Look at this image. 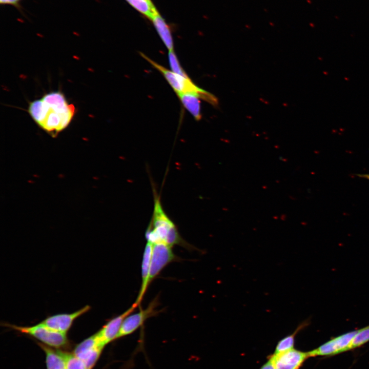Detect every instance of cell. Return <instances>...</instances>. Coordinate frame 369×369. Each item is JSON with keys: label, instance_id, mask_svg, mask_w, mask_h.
Listing matches in <instances>:
<instances>
[{"label": "cell", "instance_id": "1", "mask_svg": "<svg viewBox=\"0 0 369 369\" xmlns=\"http://www.w3.org/2000/svg\"><path fill=\"white\" fill-rule=\"evenodd\" d=\"M28 111L38 127L54 137L70 125L76 110L62 92L54 91L30 102Z\"/></svg>", "mask_w": 369, "mask_h": 369}, {"label": "cell", "instance_id": "2", "mask_svg": "<svg viewBox=\"0 0 369 369\" xmlns=\"http://www.w3.org/2000/svg\"><path fill=\"white\" fill-rule=\"evenodd\" d=\"M153 193L154 209L145 233L147 241L152 244L162 242L172 247L178 245L192 249L193 246L181 237L176 226L165 212L156 192L154 191Z\"/></svg>", "mask_w": 369, "mask_h": 369}, {"label": "cell", "instance_id": "3", "mask_svg": "<svg viewBox=\"0 0 369 369\" xmlns=\"http://www.w3.org/2000/svg\"><path fill=\"white\" fill-rule=\"evenodd\" d=\"M140 55L163 76L176 94L188 92L195 93L199 94L202 99L209 103L214 106L217 105V98L213 94L197 86L189 77L181 76L168 70L144 53H141Z\"/></svg>", "mask_w": 369, "mask_h": 369}, {"label": "cell", "instance_id": "4", "mask_svg": "<svg viewBox=\"0 0 369 369\" xmlns=\"http://www.w3.org/2000/svg\"><path fill=\"white\" fill-rule=\"evenodd\" d=\"M4 325L20 333L32 336L51 347L60 348L68 344L66 334L53 330L42 322L28 326L9 323H5Z\"/></svg>", "mask_w": 369, "mask_h": 369}, {"label": "cell", "instance_id": "5", "mask_svg": "<svg viewBox=\"0 0 369 369\" xmlns=\"http://www.w3.org/2000/svg\"><path fill=\"white\" fill-rule=\"evenodd\" d=\"M172 246L162 242L153 244L149 285L169 263L177 260Z\"/></svg>", "mask_w": 369, "mask_h": 369}, {"label": "cell", "instance_id": "6", "mask_svg": "<svg viewBox=\"0 0 369 369\" xmlns=\"http://www.w3.org/2000/svg\"><path fill=\"white\" fill-rule=\"evenodd\" d=\"M358 330L334 337L318 347L308 352L309 357L331 356L348 351V347Z\"/></svg>", "mask_w": 369, "mask_h": 369}, {"label": "cell", "instance_id": "7", "mask_svg": "<svg viewBox=\"0 0 369 369\" xmlns=\"http://www.w3.org/2000/svg\"><path fill=\"white\" fill-rule=\"evenodd\" d=\"M158 305V300L153 299L148 306L135 313H131L124 320L117 339L129 335L142 326L150 317L156 315L159 311L156 308Z\"/></svg>", "mask_w": 369, "mask_h": 369}, {"label": "cell", "instance_id": "8", "mask_svg": "<svg viewBox=\"0 0 369 369\" xmlns=\"http://www.w3.org/2000/svg\"><path fill=\"white\" fill-rule=\"evenodd\" d=\"M104 347L95 334L77 345L73 354L83 361L87 369H92Z\"/></svg>", "mask_w": 369, "mask_h": 369}, {"label": "cell", "instance_id": "9", "mask_svg": "<svg viewBox=\"0 0 369 369\" xmlns=\"http://www.w3.org/2000/svg\"><path fill=\"white\" fill-rule=\"evenodd\" d=\"M135 302L128 310L122 314L111 319L95 334L99 343L104 346L112 341L116 339L125 318L139 306Z\"/></svg>", "mask_w": 369, "mask_h": 369}, {"label": "cell", "instance_id": "10", "mask_svg": "<svg viewBox=\"0 0 369 369\" xmlns=\"http://www.w3.org/2000/svg\"><path fill=\"white\" fill-rule=\"evenodd\" d=\"M90 309V306L87 305L71 313H61L48 316L41 322L53 330L66 334L74 320Z\"/></svg>", "mask_w": 369, "mask_h": 369}, {"label": "cell", "instance_id": "11", "mask_svg": "<svg viewBox=\"0 0 369 369\" xmlns=\"http://www.w3.org/2000/svg\"><path fill=\"white\" fill-rule=\"evenodd\" d=\"M272 356L275 369H299L309 357L308 352L294 348Z\"/></svg>", "mask_w": 369, "mask_h": 369}, {"label": "cell", "instance_id": "12", "mask_svg": "<svg viewBox=\"0 0 369 369\" xmlns=\"http://www.w3.org/2000/svg\"><path fill=\"white\" fill-rule=\"evenodd\" d=\"M152 249L153 244L147 241L144 249L141 263V284L139 294L135 301L139 305H140L149 286L148 280Z\"/></svg>", "mask_w": 369, "mask_h": 369}, {"label": "cell", "instance_id": "13", "mask_svg": "<svg viewBox=\"0 0 369 369\" xmlns=\"http://www.w3.org/2000/svg\"><path fill=\"white\" fill-rule=\"evenodd\" d=\"M183 107L196 120L201 118L200 99L201 97L195 93H182L177 94Z\"/></svg>", "mask_w": 369, "mask_h": 369}, {"label": "cell", "instance_id": "14", "mask_svg": "<svg viewBox=\"0 0 369 369\" xmlns=\"http://www.w3.org/2000/svg\"><path fill=\"white\" fill-rule=\"evenodd\" d=\"M164 45L169 51L174 50V43L170 29L164 19L157 12L151 19Z\"/></svg>", "mask_w": 369, "mask_h": 369}, {"label": "cell", "instance_id": "15", "mask_svg": "<svg viewBox=\"0 0 369 369\" xmlns=\"http://www.w3.org/2000/svg\"><path fill=\"white\" fill-rule=\"evenodd\" d=\"M39 344L45 353L47 369H66L65 359L61 351L53 350L45 344Z\"/></svg>", "mask_w": 369, "mask_h": 369}, {"label": "cell", "instance_id": "16", "mask_svg": "<svg viewBox=\"0 0 369 369\" xmlns=\"http://www.w3.org/2000/svg\"><path fill=\"white\" fill-rule=\"evenodd\" d=\"M310 323V322L309 319H306L302 321L298 325L295 330L292 334L286 336L280 340L276 345L274 354H279L280 353L294 348L296 336L300 331L308 326Z\"/></svg>", "mask_w": 369, "mask_h": 369}, {"label": "cell", "instance_id": "17", "mask_svg": "<svg viewBox=\"0 0 369 369\" xmlns=\"http://www.w3.org/2000/svg\"><path fill=\"white\" fill-rule=\"evenodd\" d=\"M130 5L134 7L144 15L150 19L156 14L158 11L151 1L147 0H126Z\"/></svg>", "mask_w": 369, "mask_h": 369}, {"label": "cell", "instance_id": "18", "mask_svg": "<svg viewBox=\"0 0 369 369\" xmlns=\"http://www.w3.org/2000/svg\"><path fill=\"white\" fill-rule=\"evenodd\" d=\"M369 341V325L358 330L348 347V351L359 347Z\"/></svg>", "mask_w": 369, "mask_h": 369}, {"label": "cell", "instance_id": "19", "mask_svg": "<svg viewBox=\"0 0 369 369\" xmlns=\"http://www.w3.org/2000/svg\"><path fill=\"white\" fill-rule=\"evenodd\" d=\"M61 352L65 359L66 369H87L83 361L73 353Z\"/></svg>", "mask_w": 369, "mask_h": 369}, {"label": "cell", "instance_id": "20", "mask_svg": "<svg viewBox=\"0 0 369 369\" xmlns=\"http://www.w3.org/2000/svg\"><path fill=\"white\" fill-rule=\"evenodd\" d=\"M168 60L170 67L172 71L181 76L189 77L187 73L180 65L179 60L174 50L169 51Z\"/></svg>", "mask_w": 369, "mask_h": 369}, {"label": "cell", "instance_id": "21", "mask_svg": "<svg viewBox=\"0 0 369 369\" xmlns=\"http://www.w3.org/2000/svg\"><path fill=\"white\" fill-rule=\"evenodd\" d=\"M260 369H275L274 360L272 355L268 357V360Z\"/></svg>", "mask_w": 369, "mask_h": 369}, {"label": "cell", "instance_id": "22", "mask_svg": "<svg viewBox=\"0 0 369 369\" xmlns=\"http://www.w3.org/2000/svg\"><path fill=\"white\" fill-rule=\"evenodd\" d=\"M19 0H0L1 4H14L17 3Z\"/></svg>", "mask_w": 369, "mask_h": 369}, {"label": "cell", "instance_id": "23", "mask_svg": "<svg viewBox=\"0 0 369 369\" xmlns=\"http://www.w3.org/2000/svg\"><path fill=\"white\" fill-rule=\"evenodd\" d=\"M358 177L369 179V174H357Z\"/></svg>", "mask_w": 369, "mask_h": 369}, {"label": "cell", "instance_id": "24", "mask_svg": "<svg viewBox=\"0 0 369 369\" xmlns=\"http://www.w3.org/2000/svg\"><path fill=\"white\" fill-rule=\"evenodd\" d=\"M147 1H151V0H147Z\"/></svg>", "mask_w": 369, "mask_h": 369}]
</instances>
